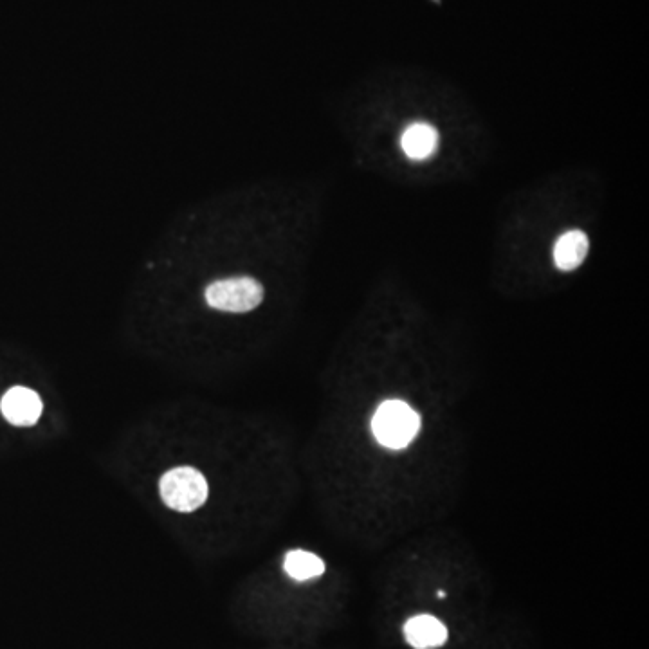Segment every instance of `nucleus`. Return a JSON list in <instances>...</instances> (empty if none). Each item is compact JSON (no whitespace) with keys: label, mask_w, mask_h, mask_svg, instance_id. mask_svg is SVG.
<instances>
[{"label":"nucleus","mask_w":649,"mask_h":649,"mask_svg":"<svg viewBox=\"0 0 649 649\" xmlns=\"http://www.w3.org/2000/svg\"><path fill=\"white\" fill-rule=\"evenodd\" d=\"M448 637L446 624L433 615H415L404 624V639L413 649L442 648Z\"/></svg>","instance_id":"39448f33"},{"label":"nucleus","mask_w":649,"mask_h":649,"mask_svg":"<svg viewBox=\"0 0 649 649\" xmlns=\"http://www.w3.org/2000/svg\"><path fill=\"white\" fill-rule=\"evenodd\" d=\"M206 303L211 309L222 312H249L256 309L264 300L262 284L249 276H235L217 280L204 291Z\"/></svg>","instance_id":"7ed1b4c3"},{"label":"nucleus","mask_w":649,"mask_h":649,"mask_svg":"<svg viewBox=\"0 0 649 649\" xmlns=\"http://www.w3.org/2000/svg\"><path fill=\"white\" fill-rule=\"evenodd\" d=\"M325 561L307 550H291L285 554V574L293 577L294 581H311L325 574Z\"/></svg>","instance_id":"6e6552de"},{"label":"nucleus","mask_w":649,"mask_h":649,"mask_svg":"<svg viewBox=\"0 0 649 649\" xmlns=\"http://www.w3.org/2000/svg\"><path fill=\"white\" fill-rule=\"evenodd\" d=\"M421 431V415L403 401L379 404L372 417V435L386 449L408 448Z\"/></svg>","instance_id":"f257e3e1"},{"label":"nucleus","mask_w":649,"mask_h":649,"mask_svg":"<svg viewBox=\"0 0 649 649\" xmlns=\"http://www.w3.org/2000/svg\"><path fill=\"white\" fill-rule=\"evenodd\" d=\"M42 410L44 404L40 395L26 386H13L0 399L2 417L19 428H28L37 424Z\"/></svg>","instance_id":"20e7f679"},{"label":"nucleus","mask_w":649,"mask_h":649,"mask_svg":"<svg viewBox=\"0 0 649 649\" xmlns=\"http://www.w3.org/2000/svg\"><path fill=\"white\" fill-rule=\"evenodd\" d=\"M437 595H439V599H444V597H446V594H444V592H439V594Z\"/></svg>","instance_id":"1a4fd4ad"},{"label":"nucleus","mask_w":649,"mask_h":649,"mask_svg":"<svg viewBox=\"0 0 649 649\" xmlns=\"http://www.w3.org/2000/svg\"><path fill=\"white\" fill-rule=\"evenodd\" d=\"M159 493L163 502L177 512H193L208 500V482L199 469L174 467L161 476Z\"/></svg>","instance_id":"f03ea898"},{"label":"nucleus","mask_w":649,"mask_h":649,"mask_svg":"<svg viewBox=\"0 0 649 649\" xmlns=\"http://www.w3.org/2000/svg\"><path fill=\"white\" fill-rule=\"evenodd\" d=\"M588 237L579 229H570L556 240L554 246V264L559 271L570 273L581 266L588 255Z\"/></svg>","instance_id":"0eeeda50"},{"label":"nucleus","mask_w":649,"mask_h":649,"mask_svg":"<svg viewBox=\"0 0 649 649\" xmlns=\"http://www.w3.org/2000/svg\"><path fill=\"white\" fill-rule=\"evenodd\" d=\"M401 147L412 161H426L439 148V132L428 123H412L401 136Z\"/></svg>","instance_id":"423d86ee"}]
</instances>
